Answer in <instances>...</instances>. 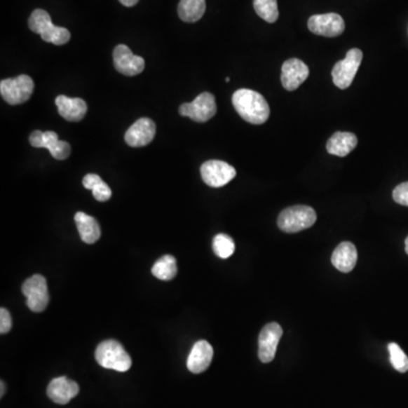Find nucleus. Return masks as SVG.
Here are the masks:
<instances>
[{
    "mask_svg": "<svg viewBox=\"0 0 408 408\" xmlns=\"http://www.w3.org/2000/svg\"><path fill=\"white\" fill-rule=\"evenodd\" d=\"M231 100L238 115L250 124H264L269 118V104L259 92L250 89L237 90Z\"/></svg>",
    "mask_w": 408,
    "mask_h": 408,
    "instance_id": "1",
    "label": "nucleus"
},
{
    "mask_svg": "<svg viewBox=\"0 0 408 408\" xmlns=\"http://www.w3.org/2000/svg\"><path fill=\"white\" fill-rule=\"evenodd\" d=\"M95 360L99 365L109 370L126 372L132 367V358L123 345L116 340H104L95 349Z\"/></svg>",
    "mask_w": 408,
    "mask_h": 408,
    "instance_id": "2",
    "label": "nucleus"
},
{
    "mask_svg": "<svg viewBox=\"0 0 408 408\" xmlns=\"http://www.w3.org/2000/svg\"><path fill=\"white\" fill-rule=\"evenodd\" d=\"M315 222L317 213L313 208L308 205H294L281 211L277 224L281 231L293 234L312 227Z\"/></svg>",
    "mask_w": 408,
    "mask_h": 408,
    "instance_id": "3",
    "label": "nucleus"
},
{
    "mask_svg": "<svg viewBox=\"0 0 408 408\" xmlns=\"http://www.w3.org/2000/svg\"><path fill=\"white\" fill-rule=\"evenodd\" d=\"M34 89V82L29 75H18L0 82V93L7 104H24L31 98Z\"/></svg>",
    "mask_w": 408,
    "mask_h": 408,
    "instance_id": "4",
    "label": "nucleus"
},
{
    "mask_svg": "<svg viewBox=\"0 0 408 408\" xmlns=\"http://www.w3.org/2000/svg\"><path fill=\"white\" fill-rule=\"evenodd\" d=\"M363 60V53L358 48L351 49L347 53L345 60L338 62L332 68V75L334 86L345 90L352 86L354 77L358 73Z\"/></svg>",
    "mask_w": 408,
    "mask_h": 408,
    "instance_id": "5",
    "label": "nucleus"
},
{
    "mask_svg": "<svg viewBox=\"0 0 408 408\" xmlns=\"http://www.w3.org/2000/svg\"><path fill=\"white\" fill-rule=\"evenodd\" d=\"M22 293L27 297V308L33 312H43L49 304L47 280L41 275L27 279L22 286Z\"/></svg>",
    "mask_w": 408,
    "mask_h": 408,
    "instance_id": "6",
    "label": "nucleus"
},
{
    "mask_svg": "<svg viewBox=\"0 0 408 408\" xmlns=\"http://www.w3.org/2000/svg\"><path fill=\"white\" fill-rule=\"evenodd\" d=\"M217 113L216 98L210 92H203L189 104L179 107V114L198 123L210 121Z\"/></svg>",
    "mask_w": 408,
    "mask_h": 408,
    "instance_id": "7",
    "label": "nucleus"
},
{
    "mask_svg": "<svg viewBox=\"0 0 408 408\" xmlns=\"http://www.w3.org/2000/svg\"><path fill=\"white\" fill-rule=\"evenodd\" d=\"M201 176L208 186L218 189L234 179L236 169L225 161L209 160L201 166Z\"/></svg>",
    "mask_w": 408,
    "mask_h": 408,
    "instance_id": "8",
    "label": "nucleus"
},
{
    "mask_svg": "<svg viewBox=\"0 0 408 408\" xmlns=\"http://www.w3.org/2000/svg\"><path fill=\"white\" fill-rule=\"evenodd\" d=\"M30 143L34 148H46L57 160H65L71 156V145L60 141L55 132L34 130L30 135Z\"/></svg>",
    "mask_w": 408,
    "mask_h": 408,
    "instance_id": "9",
    "label": "nucleus"
},
{
    "mask_svg": "<svg viewBox=\"0 0 408 408\" xmlns=\"http://www.w3.org/2000/svg\"><path fill=\"white\" fill-rule=\"evenodd\" d=\"M308 30L317 36L334 38L345 31L343 18L336 13L311 16L308 22Z\"/></svg>",
    "mask_w": 408,
    "mask_h": 408,
    "instance_id": "10",
    "label": "nucleus"
},
{
    "mask_svg": "<svg viewBox=\"0 0 408 408\" xmlns=\"http://www.w3.org/2000/svg\"><path fill=\"white\" fill-rule=\"evenodd\" d=\"M114 66L117 72L126 76H135L144 71L142 57L135 56L128 46L118 45L113 53Z\"/></svg>",
    "mask_w": 408,
    "mask_h": 408,
    "instance_id": "11",
    "label": "nucleus"
},
{
    "mask_svg": "<svg viewBox=\"0 0 408 408\" xmlns=\"http://www.w3.org/2000/svg\"><path fill=\"white\" fill-rule=\"evenodd\" d=\"M283 329L278 323H268L259 336V358L262 363H270L275 358Z\"/></svg>",
    "mask_w": 408,
    "mask_h": 408,
    "instance_id": "12",
    "label": "nucleus"
},
{
    "mask_svg": "<svg viewBox=\"0 0 408 408\" xmlns=\"http://www.w3.org/2000/svg\"><path fill=\"white\" fill-rule=\"evenodd\" d=\"M310 69L297 58L286 60L281 67V83L287 91H294L308 80Z\"/></svg>",
    "mask_w": 408,
    "mask_h": 408,
    "instance_id": "13",
    "label": "nucleus"
},
{
    "mask_svg": "<svg viewBox=\"0 0 408 408\" xmlns=\"http://www.w3.org/2000/svg\"><path fill=\"white\" fill-rule=\"evenodd\" d=\"M156 135V124L150 118L136 121L125 134V141L132 148H141L152 142Z\"/></svg>",
    "mask_w": 408,
    "mask_h": 408,
    "instance_id": "14",
    "label": "nucleus"
},
{
    "mask_svg": "<svg viewBox=\"0 0 408 408\" xmlns=\"http://www.w3.org/2000/svg\"><path fill=\"white\" fill-rule=\"evenodd\" d=\"M80 393V387L76 382L66 376L53 379L48 386V397L56 404L65 405Z\"/></svg>",
    "mask_w": 408,
    "mask_h": 408,
    "instance_id": "15",
    "label": "nucleus"
},
{
    "mask_svg": "<svg viewBox=\"0 0 408 408\" xmlns=\"http://www.w3.org/2000/svg\"><path fill=\"white\" fill-rule=\"evenodd\" d=\"M213 358V348L207 340H200L194 344L187 358V369L192 373L204 372L210 367Z\"/></svg>",
    "mask_w": 408,
    "mask_h": 408,
    "instance_id": "16",
    "label": "nucleus"
},
{
    "mask_svg": "<svg viewBox=\"0 0 408 408\" xmlns=\"http://www.w3.org/2000/svg\"><path fill=\"white\" fill-rule=\"evenodd\" d=\"M58 113L68 121H80L88 111V104L81 98H68L66 95H58L56 98Z\"/></svg>",
    "mask_w": 408,
    "mask_h": 408,
    "instance_id": "17",
    "label": "nucleus"
},
{
    "mask_svg": "<svg viewBox=\"0 0 408 408\" xmlns=\"http://www.w3.org/2000/svg\"><path fill=\"white\" fill-rule=\"evenodd\" d=\"M332 262L336 269L339 271H352L358 262V250L351 242L340 243L332 255Z\"/></svg>",
    "mask_w": 408,
    "mask_h": 408,
    "instance_id": "18",
    "label": "nucleus"
},
{
    "mask_svg": "<svg viewBox=\"0 0 408 408\" xmlns=\"http://www.w3.org/2000/svg\"><path fill=\"white\" fill-rule=\"evenodd\" d=\"M358 137L349 132H336L327 142V151L338 157H346L356 148Z\"/></svg>",
    "mask_w": 408,
    "mask_h": 408,
    "instance_id": "19",
    "label": "nucleus"
},
{
    "mask_svg": "<svg viewBox=\"0 0 408 408\" xmlns=\"http://www.w3.org/2000/svg\"><path fill=\"white\" fill-rule=\"evenodd\" d=\"M75 222L81 238L86 244H95L100 238V226L93 217L84 212H77L75 215Z\"/></svg>",
    "mask_w": 408,
    "mask_h": 408,
    "instance_id": "20",
    "label": "nucleus"
},
{
    "mask_svg": "<svg viewBox=\"0 0 408 408\" xmlns=\"http://www.w3.org/2000/svg\"><path fill=\"white\" fill-rule=\"evenodd\" d=\"M205 0H181L178 5V15L182 21L196 23L205 13Z\"/></svg>",
    "mask_w": 408,
    "mask_h": 408,
    "instance_id": "21",
    "label": "nucleus"
},
{
    "mask_svg": "<svg viewBox=\"0 0 408 408\" xmlns=\"http://www.w3.org/2000/svg\"><path fill=\"white\" fill-rule=\"evenodd\" d=\"M152 275L159 280H172L177 275V261L172 255H163L152 266Z\"/></svg>",
    "mask_w": 408,
    "mask_h": 408,
    "instance_id": "22",
    "label": "nucleus"
},
{
    "mask_svg": "<svg viewBox=\"0 0 408 408\" xmlns=\"http://www.w3.org/2000/svg\"><path fill=\"white\" fill-rule=\"evenodd\" d=\"M257 15L268 23H275L279 18L277 0H253Z\"/></svg>",
    "mask_w": 408,
    "mask_h": 408,
    "instance_id": "23",
    "label": "nucleus"
},
{
    "mask_svg": "<svg viewBox=\"0 0 408 408\" xmlns=\"http://www.w3.org/2000/svg\"><path fill=\"white\" fill-rule=\"evenodd\" d=\"M53 25L51 18L43 9H36L31 14L29 20V27L32 32L41 36L42 33L47 31L49 27Z\"/></svg>",
    "mask_w": 408,
    "mask_h": 408,
    "instance_id": "24",
    "label": "nucleus"
},
{
    "mask_svg": "<svg viewBox=\"0 0 408 408\" xmlns=\"http://www.w3.org/2000/svg\"><path fill=\"white\" fill-rule=\"evenodd\" d=\"M212 249L215 254L222 257V259H228L234 254L235 243L231 236L226 234H218L212 242Z\"/></svg>",
    "mask_w": 408,
    "mask_h": 408,
    "instance_id": "25",
    "label": "nucleus"
},
{
    "mask_svg": "<svg viewBox=\"0 0 408 408\" xmlns=\"http://www.w3.org/2000/svg\"><path fill=\"white\" fill-rule=\"evenodd\" d=\"M41 39L43 41L50 42L53 45L62 46L71 40V32L65 27L51 25L47 31L42 33Z\"/></svg>",
    "mask_w": 408,
    "mask_h": 408,
    "instance_id": "26",
    "label": "nucleus"
},
{
    "mask_svg": "<svg viewBox=\"0 0 408 408\" xmlns=\"http://www.w3.org/2000/svg\"><path fill=\"white\" fill-rule=\"evenodd\" d=\"M388 351L390 354V362L393 369L400 373L407 372L408 358L404 351L400 348V345H397L396 343L389 344Z\"/></svg>",
    "mask_w": 408,
    "mask_h": 408,
    "instance_id": "27",
    "label": "nucleus"
},
{
    "mask_svg": "<svg viewBox=\"0 0 408 408\" xmlns=\"http://www.w3.org/2000/svg\"><path fill=\"white\" fill-rule=\"evenodd\" d=\"M92 194L95 196L97 201L106 202L111 198V189L110 187L101 179L99 183H97L93 189H92Z\"/></svg>",
    "mask_w": 408,
    "mask_h": 408,
    "instance_id": "28",
    "label": "nucleus"
},
{
    "mask_svg": "<svg viewBox=\"0 0 408 408\" xmlns=\"http://www.w3.org/2000/svg\"><path fill=\"white\" fill-rule=\"evenodd\" d=\"M393 198L397 203L408 207V182L400 184L393 189Z\"/></svg>",
    "mask_w": 408,
    "mask_h": 408,
    "instance_id": "29",
    "label": "nucleus"
},
{
    "mask_svg": "<svg viewBox=\"0 0 408 408\" xmlns=\"http://www.w3.org/2000/svg\"><path fill=\"white\" fill-rule=\"evenodd\" d=\"M12 329V317L6 308L0 310V332L7 334Z\"/></svg>",
    "mask_w": 408,
    "mask_h": 408,
    "instance_id": "30",
    "label": "nucleus"
},
{
    "mask_svg": "<svg viewBox=\"0 0 408 408\" xmlns=\"http://www.w3.org/2000/svg\"><path fill=\"white\" fill-rule=\"evenodd\" d=\"M101 181V177L97 174H88L83 178V186L86 189H91L97 185V183Z\"/></svg>",
    "mask_w": 408,
    "mask_h": 408,
    "instance_id": "31",
    "label": "nucleus"
},
{
    "mask_svg": "<svg viewBox=\"0 0 408 408\" xmlns=\"http://www.w3.org/2000/svg\"><path fill=\"white\" fill-rule=\"evenodd\" d=\"M119 1L126 7H133L135 6L136 4L139 3V0H119Z\"/></svg>",
    "mask_w": 408,
    "mask_h": 408,
    "instance_id": "32",
    "label": "nucleus"
},
{
    "mask_svg": "<svg viewBox=\"0 0 408 408\" xmlns=\"http://www.w3.org/2000/svg\"><path fill=\"white\" fill-rule=\"evenodd\" d=\"M6 391V387H5V382L1 381V393H0V396L3 397L4 393Z\"/></svg>",
    "mask_w": 408,
    "mask_h": 408,
    "instance_id": "33",
    "label": "nucleus"
},
{
    "mask_svg": "<svg viewBox=\"0 0 408 408\" xmlns=\"http://www.w3.org/2000/svg\"><path fill=\"white\" fill-rule=\"evenodd\" d=\"M405 251H406V253H407V254H408V237H407V238H406V240H405Z\"/></svg>",
    "mask_w": 408,
    "mask_h": 408,
    "instance_id": "34",
    "label": "nucleus"
}]
</instances>
